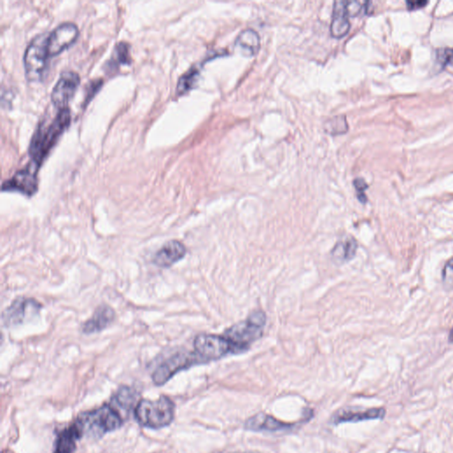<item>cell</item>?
<instances>
[{"mask_svg":"<svg viewBox=\"0 0 453 453\" xmlns=\"http://www.w3.org/2000/svg\"><path fill=\"white\" fill-rule=\"evenodd\" d=\"M80 83V76L74 71L61 73L51 93V100L54 107L59 110L67 107V104L76 93Z\"/></svg>","mask_w":453,"mask_h":453,"instance_id":"11","label":"cell"},{"mask_svg":"<svg viewBox=\"0 0 453 453\" xmlns=\"http://www.w3.org/2000/svg\"><path fill=\"white\" fill-rule=\"evenodd\" d=\"M357 243L352 236L343 237L333 247L331 258L336 264L340 265L352 261L357 254Z\"/></svg>","mask_w":453,"mask_h":453,"instance_id":"19","label":"cell"},{"mask_svg":"<svg viewBox=\"0 0 453 453\" xmlns=\"http://www.w3.org/2000/svg\"><path fill=\"white\" fill-rule=\"evenodd\" d=\"M117 319V313L110 306L102 304L95 310L93 316L81 325V332L84 335L104 331L110 327Z\"/></svg>","mask_w":453,"mask_h":453,"instance_id":"15","label":"cell"},{"mask_svg":"<svg viewBox=\"0 0 453 453\" xmlns=\"http://www.w3.org/2000/svg\"><path fill=\"white\" fill-rule=\"evenodd\" d=\"M199 70L196 67H192V69L187 71L179 78L176 87V93L183 95L188 93L196 84L197 79H199Z\"/></svg>","mask_w":453,"mask_h":453,"instance_id":"22","label":"cell"},{"mask_svg":"<svg viewBox=\"0 0 453 453\" xmlns=\"http://www.w3.org/2000/svg\"><path fill=\"white\" fill-rule=\"evenodd\" d=\"M449 342H453V329H452L451 333H449Z\"/></svg>","mask_w":453,"mask_h":453,"instance_id":"30","label":"cell"},{"mask_svg":"<svg viewBox=\"0 0 453 453\" xmlns=\"http://www.w3.org/2000/svg\"><path fill=\"white\" fill-rule=\"evenodd\" d=\"M79 29L76 23L66 22L60 23L55 29L48 33L47 37V50L50 57L59 55L63 51L69 48L76 42Z\"/></svg>","mask_w":453,"mask_h":453,"instance_id":"10","label":"cell"},{"mask_svg":"<svg viewBox=\"0 0 453 453\" xmlns=\"http://www.w3.org/2000/svg\"><path fill=\"white\" fill-rule=\"evenodd\" d=\"M427 4H428L427 1H421V0L420 1H407V8L411 10L424 8V6Z\"/></svg>","mask_w":453,"mask_h":453,"instance_id":"28","label":"cell"},{"mask_svg":"<svg viewBox=\"0 0 453 453\" xmlns=\"http://www.w3.org/2000/svg\"><path fill=\"white\" fill-rule=\"evenodd\" d=\"M194 352L200 357L204 364L237 354L232 343L223 335L199 334L193 342Z\"/></svg>","mask_w":453,"mask_h":453,"instance_id":"6","label":"cell"},{"mask_svg":"<svg viewBox=\"0 0 453 453\" xmlns=\"http://www.w3.org/2000/svg\"><path fill=\"white\" fill-rule=\"evenodd\" d=\"M131 63V55L129 44L126 42H119L114 47L111 59L107 63V67L114 69L122 65H129Z\"/></svg>","mask_w":453,"mask_h":453,"instance_id":"21","label":"cell"},{"mask_svg":"<svg viewBox=\"0 0 453 453\" xmlns=\"http://www.w3.org/2000/svg\"><path fill=\"white\" fill-rule=\"evenodd\" d=\"M175 410V404L166 396L157 400H142L136 405L135 418L143 427L161 429L172 424Z\"/></svg>","mask_w":453,"mask_h":453,"instance_id":"3","label":"cell"},{"mask_svg":"<svg viewBox=\"0 0 453 453\" xmlns=\"http://www.w3.org/2000/svg\"><path fill=\"white\" fill-rule=\"evenodd\" d=\"M267 315L263 310H255L244 321L235 323L223 335L232 343L237 353L247 352L251 345L263 336Z\"/></svg>","mask_w":453,"mask_h":453,"instance_id":"2","label":"cell"},{"mask_svg":"<svg viewBox=\"0 0 453 453\" xmlns=\"http://www.w3.org/2000/svg\"><path fill=\"white\" fill-rule=\"evenodd\" d=\"M442 284L447 291L453 289V258L446 262L442 270Z\"/></svg>","mask_w":453,"mask_h":453,"instance_id":"24","label":"cell"},{"mask_svg":"<svg viewBox=\"0 0 453 453\" xmlns=\"http://www.w3.org/2000/svg\"><path fill=\"white\" fill-rule=\"evenodd\" d=\"M437 59L442 65L453 64V47L438 49Z\"/></svg>","mask_w":453,"mask_h":453,"instance_id":"26","label":"cell"},{"mask_svg":"<svg viewBox=\"0 0 453 453\" xmlns=\"http://www.w3.org/2000/svg\"><path fill=\"white\" fill-rule=\"evenodd\" d=\"M43 306L32 298L19 297L12 302V304L6 308L2 313V322L6 328H15L22 325L36 316L39 315Z\"/></svg>","mask_w":453,"mask_h":453,"instance_id":"8","label":"cell"},{"mask_svg":"<svg viewBox=\"0 0 453 453\" xmlns=\"http://www.w3.org/2000/svg\"><path fill=\"white\" fill-rule=\"evenodd\" d=\"M324 129L330 135H341L348 131V124L346 117L339 115L327 120L324 124Z\"/></svg>","mask_w":453,"mask_h":453,"instance_id":"23","label":"cell"},{"mask_svg":"<svg viewBox=\"0 0 453 453\" xmlns=\"http://www.w3.org/2000/svg\"><path fill=\"white\" fill-rule=\"evenodd\" d=\"M48 33L39 34L30 41L23 57L27 79L32 81L42 79L48 63L49 53L47 50Z\"/></svg>","mask_w":453,"mask_h":453,"instance_id":"5","label":"cell"},{"mask_svg":"<svg viewBox=\"0 0 453 453\" xmlns=\"http://www.w3.org/2000/svg\"><path fill=\"white\" fill-rule=\"evenodd\" d=\"M386 415L384 408H362L356 407H343L333 414L330 424L336 426L342 424H357V422L383 420Z\"/></svg>","mask_w":453,"mask_h":453,"instance_id":"12","label":"cell"},{"mask_svg":"<svg viewBox=\"0 0 453 453\" xmlns=\"http://www.w3.org/2000/svg\"><path fill=\"white\" fill-rule=\"evenodd\" d=\"M138 394L137 390L131 387L122 386L118 390L117 394L112 398L111 405L112 407L120 408L125 414L134 409L135 405L137 403Z\"/></svg>","mask_w":453,"mask_h":453,"instance_id":"20","label":"cell"},{"mask_svg":"<svg viewBox=\"0 0 453 453\" xmlns=\"http://www.w3.org/2000/svg\"><path fill=\"white\" fill-rule=\"evenodd\" d=\"M39 166L35 163L17 171L12 178L2 183V192H19L27 197L35 195L39 190L37 172Z\"/></svg>","mask_w":453,"mask_h":453,"instance_id":"9","label":"cell"},{"mask_svg":"<svg viewBox=\"0 0 453 453\" xmlns=\"http://www.w3.org/2000/svg\"><path fill=\"white\" fill-rule=\"evenodd\" d=\"M187 248L179 240H170L163 244L152 258V263L161 268H169L186 256Z\"/></svg>","mask_w":453,"mask_h":453,"instance_id":"14","label":"cell"},{"mask_svg":"<svg viewBox=\"0 0 453 453\" xmlns=\"http://www.w3.org/2000/svg\"><path fill=\"white\" fill-rule=\"evenodd\" d=\"M101 85V80H95L91 84H88V93H87V97L85 98V100L88 101L91 98H93L94 94L97 93Z\"/></svg>","mask_w":453,"mask_h":453,"instance_id":"27","label":"cell"},{"mask_svg":"<svg viewBox=\"0 0 453 453\" xmlns=\"http://www.w3.org/2000/svg\"><path fill=\"white\" fill-rule=\"evenodd\" d=\"M235 46L242 55L253 57L261 49V37L256 30L247 29L242 30L235 42Z\"/></svg>","mask_w":453,"mask_h":453,"instance_id":"18","label":"cell"},{"mask_svg":"<svg viewBox=\"0 0 453 453\" xmlns=\"http://www.w3.org/2000/svg\"><path fill=\"white\" fill-rule=\"evenodd\" d=\"M77 419L83 426L84 435L93 438H100L109 432L117 431L124 424L120 411L111 404L84 413Z\"/></svg>","mask_w":453,"mask_h":453,"instance_id":"4","label":"cell"},{"mask_svg":"<svg viewBox=\"0 0 453 453\" xmlns=\"http://www.w3.org/2000/svg\"><path fill=\"white\" fill-rule=\"evenodd\" d=\"M297 424H289L272 416L270 414L258 413L247 419L244 428L253 432H280L291 431Z\"/></svg>","mask_w":453,"mask_h":453,"instance_id":"13","label":"cell"},{"mask_svg":"<svg viewBox=\"0 0 453 453\" xmlns=\"http://www.w3.org/2000/svg\"><path fill=\"white\" fill-rule=\"evenodd\" d=\"M221 453H261L256 451H245V452H221Z\"/></svg>","mask_w":453,"mask_h":453,"instance_id":"29","label":"cell"},{"mask_svg":"<svg viewBox=\"0 0 453 453\" xmlns=\"http://www.w3.org/2000/svg\"><path fill=\"white\" fill-rule=\"evenodd\" d=\"M71 122V114L69 107L59 110L58 114L49 125L42 122L34 133L30 142L29 152L33 163L37 166L42 165L44 159L48 156L51 150L56 145L60 136L66 131Z\"/></svg>","mask_w":453,"mask_h":453,"instance_id":"1","label":"cell"},{"mask_svg":"<svg viewBox=\"0 0 453 453\" xmlns=\"http://www.w3.org/2000/svg\"><path fill=\"white\" fill-rule=\"evenodd\" d=\"M353 185L356 189L357 199H359L361 203L365 204L367 201L365 192L366 190L369 188V185H367L365 180L362 178H357L354 180Z\"/></svg>","mask_w":453,"mask_h":453,"instance_id":"25","label":"cell"},{"mask_svg":"<svg viewBox=\"0 0 453 453\" xmlns=\"http://www.w3.org/2000/svg\"><path fill=\"white\" fill-rule=\"evenodd\" d=\"M84 435L83 426L77 419L74 424L58 434L53 453H73L77 449V442Z\"/></svg>","mask_w":453,"mask_h":453,"instance_id":"16","label":"cell"},{"mask_svg":"<svg viewBox=\"0 0 453 453\" xmlns=\"http://www.w3.org/2000/svg\"><path fill=\"white\" fill-rule=\"evenodd\" d=\"M201 364H204L203 360L195 352H178L173 354L157 367L152 374V379L157 386H162L180 371Z\"/></svg>","mask_w":453,"mask_h":453,"instance_id":"7","label":"cell"},{"mask_svg":"<svg viewBox=\"0 0 453 453\" xmlns=\"http://www.w3.org/2000/svg\"><path fill=\"white\" fill-rule=\"evenodd\" d=\"M350 23L346 11V1L339 0L334 3L333 17L330 32L336 39H341L349 32Z\"/></svg>","mask_w":453,"mask_h":453,"instance_id":"17","label":"cell"}]
</instances>
